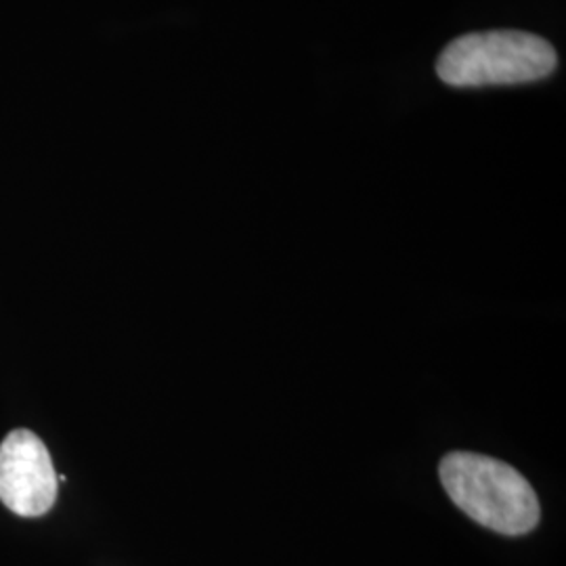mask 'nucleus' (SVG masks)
Returning a JSON list of instances; mask_svg holds the SVG:
<instances>
[{
	"label": "nucleus",
	"mask_w": 566,
	"mask_h": 566,
	"mask_svg": "<svg viewBox=\"0 0 566 566\" xmlns=\"http://www.w3.org/2000/svg\"><path fill=\"white\" fill-rule=\"evenodd\" d=\"M554 46L523 30L472 32L449 42L437 60V76L455 88L514 86L554 74Z\"/></svg>",
	"instance_id": "nucleus-1"
},
{
	"label": "nucleus",
	"mask_w": 566,
	"mask_h": 566,
	"mask_svg": "<svg viewBox=\"0 0 566 566\" xmlns=\"http://www.w3.org/2000/svg\"><path fill=\"white\" fill-rule=\"evenodd\" d=\"M441 481L453 504L474 523L502 535H525L539 523V502L512 465L479 453H449Z\"/></svg>",
	"instance_id": "nucleus-2"
},
{
	"label": "nucleus",
	"mask_w": 566,
	"mask_h": 566,
	"mask_svg": "<svg viewBox=\"0 0 566 566\" xmlns=\"http://www.w3.org/2000/svg\"><path fill=\"white\" fill-rule=\"evenodd\" d=\"M57 500V474L46 446L30 430H13L0 443V502L36 518Z\"/></svg>",
	"instance_id": "nucleus-3"
}]
</instances>
